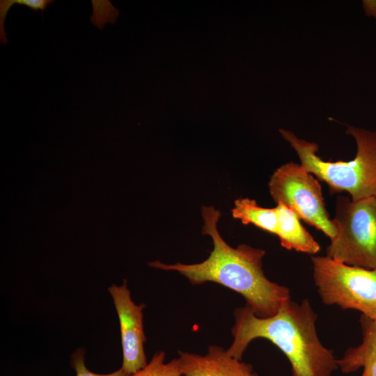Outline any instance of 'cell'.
<instances>
[{"label": "cell", "mask_w": 376, "mask_h": 376, "mask_svg": "<svg viewBox=\"0 0 376 376\" xmlns=\"http://www.w3.org/2000/svg\"><path fill=\"white\" fill-rule=\"evenodd\" d=\"M166 353L157 351L142 369L130 376H182L178 358L166 362Z\"/></svg>", "instance_id": "8fae6325"}, {"label": "cell", "mask_w": 376, "mask_h": 376, "mask_svg": "<svg viewBox=\"0 0 376 376\" xmlns=\"http://www.w3.org/2000/svg\"><path fill=\"white\" fill-rule=\"evenodd\" d=\"M233 342L227 352L239 359L255 339L272 342L287 357L292 376H331L338 368L332 350L320 342L315 327L317 314L308 299L299 304L286 301L274 315L256 316L245 306L233 312Z\"/></svg>", "instance_id": "7a4b0ae2"}, {"label": "cell", "mask_w": 376, "mask_h": 376, "mask_svg": "<svg viewBox=\"0 0 376 376\" xmlns=\"http://www.w3.org/2000/svg\"><path fill=\"white\" fill-rule=\"evenodd\" d=\"M108 291L119 320L123 349L121 368L131 375L148 364L144 351L146 337L143 331V313L146 306L133 301L126 280H123L120 285L112 284Z\"/></svg>", "instance_id": "52a82bcc"}, {"label": "cell", "mask_w": 376, "mask_h": 376, "mask_svg": "<svg viewBox=\"0 0 376 376\" xmlns=\"http://www.w3.org/2000/svg\"><path fill=\"white\" fill-rule=\"evenodd\" d=\"M201 214L202 233L211 237L214 246L206 260L196 264L171 265L156 260L148 265L177 272L192 285L206 282L220 284L241 295L256 316L275 315L283 304L290 299V292L287 287L271 281L265 275L263 258L265 251L246 244L230 246L217 230L220 212L213 206H203Z\"/></svg>", "instance_id": "6da1fadb"}, {"label": "cell", "mask_w": 376, "mask_h": 376, "mask_svg": "<svg viewBox=\"0 0 376 376\" xmlns=\"http://www.w3.org/2000/svg\"><path fill=\"white\" fill-rule=\"evenodd\" d=\"M234 219L244 224L255 226L272 234L278 235L279 217L278 208L259 206L254 199L240 198L235 201L231 210Z\"/></svg>", "instance_id": "30bf717a"}, {"label": "cell", "mask_w": 376, "mask_h": 376, "mask_svg": "<svg viewBox=\"0 0 376 376\" xmlns=\"http://www.w3.org/2000/svg\"><path fill=\"white\" fill-rule=\"evenodd\" d=\"M178 355L182 376H258L251 364L217 345H209L205 354L179 351Z\"/></svg>", "instance_id": "ba28073f"}, {"label": "cell", "mask_w": 376, "mask_h": 376, "mask_svg": "<svg viewBox=\"0 0 376 376\" xmlns=\"http://www.w3.org/2000/svg\"><path fill=\"white\" fill-rule=\"evenodd\" d=\"M332 220L338 233L326 256L349 265L376 269V195L357 201L338 196Z\"/></svg>", "instance_id": "277c9868"}, {"label": "cell", "mask_w": 376, "mask_h": 376, "mask_svg": "<svg viewBox=\"0 0 376 376\" xmlns=\"http://www.w3.org/2000/svg\"><path fill=\"white\" fill-rule=\"evenodd\" d=\"M311 259L315 285L324 304L376 319V269L349 265L327 256Z\"/></svg>", "instance_id": "5b68a950"}, {"label": "cell", "mask_w": 376, "mask_h": 376, "mask_svg": "<svg viewBox=\"0 0 376 376\" xmlns=\"http://www.w3.org/2000/svg\"><path fill=\"white\" fill-rule=\"evenodd\" d=\"M54 2L53 0H1L0 1V42L7 44L8 39L5 29L4 22L10 8L14 5H23L31 10L38 12L42 11L43 15L46 8Z\"/></svg>", "instance_id": "7c38bea8"}, {"label": "cell", "mask_w": 376, "mask_h": 376, "mask_svg": "<svg viewBox=\"0 0 376 376\" xmlns=\"http://www.w3.org/2000/svg\"><path fill=\"white\" fill-rule=\"evenodd\" d=\"M70 365L75 370L76 376H130L121 368L108 374H98L90 371L85 365V350L83 348L77 349L72 354Z\"/></svg>", "instance_id": "4fadbf2b"}, {"label": "cell", "mask_w": 376, "mask_h": 376, "mask_svg": "<svg viewBox=\"0 0 376 376\" xmlns=\"http://www.w3.org/2000/svg\"><path fill=\"white\" fill-rule=\"evenodd\" d=\"M362 341L348 348L343 357L337 359L338 368L345 374L363 368L361 376H376V319L361 315L359 318Z\"/></svg>", "instance_id": "9c48e42d"}, {"label": "cell", "mask_w": 376, "mask_h": 376, "mask_svg": "<svg viewBox=\"0 0 376 376\" xmlns=\"http://www.w3.org/2000/svg\"><path fill=\"white\" fill-rule=\"evenodd\" d=\"M269 189L273 200L292 210L300 219L324 233L330 240L338 230L325 208L321 185L301 164L290 162L272 175Z\"/></svg>", "instance_id": "8992f818"}, {"label": "cell", "mask_w": 376, "mask_h": 376, "mask_svg": "<svg viewBox=\"0 0 376 376\" xmlns=\"http://www.w3.org/2000/svg\"><path fill=\"white\" fill-rule=\"evenodd\" d=\"M279 133L296 152L301 165L318 180L325 182L330 194L347 192L352 201L376 195V131L347 125L345 133L357 144L355 157L348 162L324 161L318 145L298 138L290 130Z\"/></svg>", "instance_id": "3957f363"}]
</instances>
